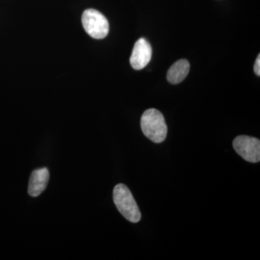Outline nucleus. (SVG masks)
Segmentation results:
<instances>
[{"mask_svg":"<svg viewBox=\"0 0 260 260\" xmlns=\"http://www.w3.org/2000/svg\"><path fill=\"white\" fill-rule=\"evenodd\" d=\"M254 73L256 75L259 76L260 75V55H258L257 58H256L255 64H254Z\"/></svg>","mask_w":260,"mask_h":260,"instance_id":"obj_8","label":"nucleus"},{"mask_svg":"<svg viewBox=\"0 0 260 260\" xmlns=\"http://www.w3.org/2000/svg\"><path fill=\"white\" fill-rule=\"evenodd\" d=\"M49 180V172L47 168L34 171L28 184V194L32 198L39 196L47 188Z\"/></svg>","mask_w":260,"mask_h":260,"instance_id":"obj_6","label":"nucleus"},{"mask_svg":"<svg viewBox=\"0 0 260 260\" xmlns=\"http://www.w3.org/2000/svg\"><path fill=\"white\" fill-rule=\"evenodd\" d=\"M114 204L119 213L132 223H138L141 213L129 188L123 184L115 186L113 191Z\"/></svg>","mask_w":260,"mask_h":260,"instance_id":"obj_2","label":"nucleus"},{"mask_svg":"<svg viewBox=\"0 0 260 260\" xmlns=\"http://www.w3.org/2000/svg\"><path fill=\"white\" fill-rule=\"evenodd\" d=\"M234 150L243 159L250 162L260 160V141L253 137L240 135L233 141Z\"/></svg>","mask_w":260,"mask_h":260,"instance_id":"obj_4","label":"nucleus"},{"mask_svg":"<svg viewBox=\"0 0 260 260\" xmlns=\"http://www.w3.org/2000/svg\"><path fill=\"white\" fill-rule=\"evenodd\" d=\"M82 23L87 34L93 39H104L109 34V25L107 18L96 10H85L82 15Z\"/></svg>","mask_w":260,"mask_h":260,"instance_id":"obj_3","label":"nucleus"},{"mask_svg":"<svg viewBox=\"0 0 260 260\" xmlns=\"http://www.w3.org/2000/svg\"><path fill=\"white\" fill-rule=\"evenodd\" d=\"M142 131L153 143H160L166 140L168 128L162 113L155 109L145 111L140 120Z\"/></svg>","mask_w":260,"mask_h":260,"instance_id":"obj_1","label":"nucleus"},{"mask_svg":"<svg viewBox=\"0 0 260 260\" xmlns=\"http://www.w3.org/2000/svg\"><path fill=\"white\" fill-rule=\"evenodd\" d=\"M152 57V47L148 41L141 38L137 41L130 56V64L133 69L140 70L145 68Z\"/></svg>","mask_w":260,"mask_h":260,"instance_id":"obj_5","label":"nucleus"},{"mask_svg":"<svg viewBox=\"0 0 260 260\" xmlns=\"http://www.w3.org/2000/svg\"><path fill=\"white\" fill-rule=\"evenodd\" d=\"M189 63L186 59H179L171 67L167 73V80L172 84L180 83L189 72Z\"/></svg>","mask_w":260,"mask_h":260,"instance_id":"obj_7","label":"nucleus"}]
</instances>
